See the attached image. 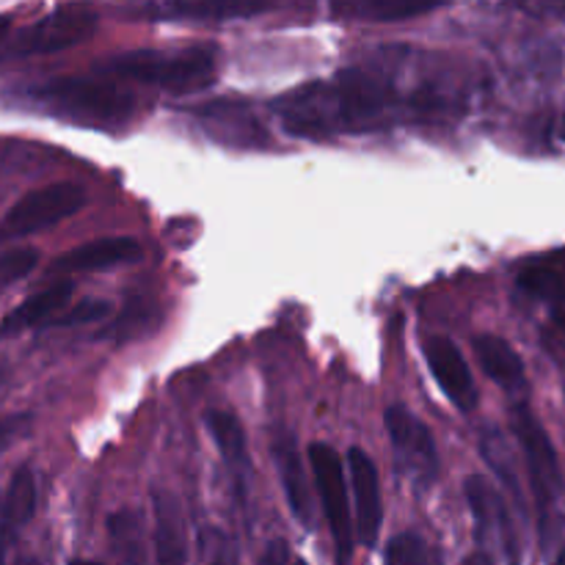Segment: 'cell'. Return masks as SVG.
I'll return each mask as SVG.
<instances>
[{"label":"cell","instance_id":"cell-1","mask_svg":"<svg viewBox=\"0 0 565 565\" xmlns=\"http://www.w3.org/2000/svg\"><path fill=\"white\" fill-rule=\"evenodd\" d=\"M445 108L439 97L417 94L403 99L395 83L370 70H345L329 81L298 86L276 99L274 110L296 138L326 141L337 136H364L401 119L436 116Z\"/></svg>","mask_w":565,"mask_h":565},{"label":"cell","instance_id":"cell-2","mask_svg":"<svg viewBox=\"0 0 565 565\" xmlns=\"http://www.w3.org/2000/svg\"><path fill=\"white\" fill-rule=\"evenodd\" d=\"M22 99L42 114L92 130H121L132 119L136 99L116 83L94 77H53L22 92Z\"/></svg>","mask_w":565,"mask_h":565},{"label":"cell","instance_id":"cell-3","mask_svg":"<svg viewBox=\"0 0 565 565\" xmlns=\"http://www.w3.org/2000/svg\"><path fill=\"white\" fill-rule=\"evenodd\" d=\"M97 72L121 77V81L143 83V86H158L174 94L204 92L218 77L215 53L210 47L127 50V53L105 58L97 66Z\"/></svg>","mask_w":565,"mask_h":565},{"label":"cell","instance_id":"cell-4","mask_svg":"<svg viewBox=\"0 0 565 565\" xmlns=\"http://www.w3.org/2000/svg\"><path fill=\"white\" fill-rule=\"evenodd\" d=\"M511 428L516 436L519 447L524 456V469L530 478V491H533L535 502V516H539V533L541 544L550 546L552 539V522H555L557 500H561L563 478H561V463H557V450L552 445L550 434L535 417L533 408L527 403H519L511 412Z\"/></svg>","mask_w":565,"mask_h":565},{"label":"cell","instance_id":"cell-5","mask_svg":"<svg viewBox=\"0 0 565 565\" xmlns=\"http://www.w3.org/2000/svg\"><path fill=\"white\" fill-rule=\"evenodd\" d=\"M309 463H312L315 489H318L320 502H323L326 524L331 530V539L337 546V565H351L353 561V544H356V533H353V516L351 505H348V478L342 456L326 441H315L307 450Z\"/></svg>","mask_w":565,"mask_h":565},{"label":"cell","instance_id":"cell-6","mask_svg":"<svg viewBox=\"0 0 565 565\" xmlns=\"http://www.w3.org/2000/svg\"><path fill=\"white\" fill-rule=\"evenodd\" d=\"M83 204H86V191L77 182H53V185L36 188L6 213L0 224V241H20V237L50 230L72 218L77 210H83Z\"/></svg>","mask_w":565,"mask_h":565},{"label":"cell","instance_id":"cell-7","mask_svg":"<svg viewBox=\"0 0 565 565\" xmlns=\"http://www.w3.org/2000/svg\"><path fill=\"white\" fill-rule=\"evenodd\" d=\"M384 425L401 472L419 489H430L439 478V447L428 425L406 406L386 408Z\"/></svg>","mask_w":565,"mask_h":565},{"label":"cell","instance_id":"cell-8","mask_svg":"<svg viewBox=\"0 0 565 565\" xmlns=\"http://www.w3.org/2000/svg\"><path fill=\"white\" fill-rule=\"evenodd\" d=\"M94 28L97 20L88 11H53L33 25L22 28L9 47V55H44L75 47L92 36Z\"/></svg>","mask_w":565,"mask_h":565},{"label":"cell","instance_id":"cell-9","mask_svg":"<svg viewBox=\"0 0 565 565\" xmlns=\"http://www.w3.org/2000/svg\"><path fill=\"white\" fill-rule=\"evenodd\" d=\"M423 353L425 362H428L430 375H434L436 384L441 386L447 401H450L458 412H475L480 403L478 384H475L472 370H469L461 348H458L450 337L434 334L423 342Z\"/></svg>","mask_w":565,"mask_h":565},{"label":"cell","instance_id":"cell-10","mask_svg":"<svg viewBox=\"0 0 565 565\" xmlns=\"http://www.w3.org/2000/svg\"><path fill=\"white\" fill-rule=\"evenodd\" d=\"M348 475H351L353 502H356V524H353V533H356L359 544L373 550L379 544L381 524H384L379 467H375V461L367 452L353 447V450H348Z\"/></svg>","mask_w":565,"mask_h":565},{"label":"cell","instance_id":"cell-11","mask_svg":"<svg viewBox=\"0 0 565 565\" xmlns=\"http://www.w3.org/2000/svg\"><path fill=\"white\" fill-rule=\"evenodd\" d=\"M463 494H467L469 511H472L475 527H478V539L486 541L489 535H497L508 557V565H519V535L500 491L486 478L472 475V478H467Z\"/></svg>","mask_w":565,"mask_h":565},{"label":"cell","instance_id":"cell-12","mask_svg":"<svg viewBox=\"0 0 565 565\" xmlns=\"http://www.w3.org/2000/svg\"><path fill=\"white\" fill-rule=\"evenodd\" d=\"M141 257L143 248L136 237H99V241L83 243L61 254L53 263V270L55 274H97V270L138 263Z\"/></svg>","mask_w":565,"mask_h":565},{"label":"cell","instance_id":"cell-13","mask_svg":"<svg viewBox=\"0 0 565 565\" xmlns=\"http://www.w3.org/2000/svg\"><path fill=\"white\" fill-rule=\"evenodd\" d=\"M152 513V565H188L185 522H182L174 497L166 494V491H154Z\"/></svg>","mask_w":565,"mask_h":565},{"label":"cell","instance_id":"cell-14","mask_svg":"<svg viewBox=\"0 0 565 565\" xmlns=\"http://www.w3.org/2000/svg\"><path fill=\"white\" fill-rule=\"evenodd\" d=\"M204 425H207L232 480L241 489V494L246 497L248 480H252V456H248V439L241 419L230 412H207L204 414Z\"/></svg>","mask_w":565,"mask_h":565},{"label":"cell","instance_id":"cell-15","mask_svg":"<svg viewBox=\"0 0 565 565\" xmlns=\"http://www.w3.org/2000/svg\"><path fill=\"white\" fill-rule=\"evenodd\" d=\"M519 290L565 312V248L530 259L516 276Z\"/></svg>","mask_w":565,"mask_h":565},{"label":"cell","instance_id":"cell-16","mask_svg":"<svg viewBox=\"0 0 565 565\" xmlns=\"http://www.w3.org/2000/svg\"><path fill=\"white\" fill-rule=\"evenodd\" d=\"M475 353H478V362L483 367V373L497 386H502L505 392H513V395L527 386V370H524L522 356H519L516 348L508 340H502L497 334H480L475 337Z\"/></svg>","mask_w":565,"mask_h":565},{"label":"cell","instance_id":"cell-17","mask_svg":"<svg viewBox=\"0 0 565 565\" xmlns=\"http://www.w3.org/2000/svg\"><path fill=\"white\" fill-rule=\"evenodd\" d=\"M70 298L72 281H58V285H50L47 290L33 292L31 298H25V301L0 323V337H11L28 329H39V326H50L66 307H70Z\"/></svg>","mask_w":565,"mask_h":565},{"label":"cell","instance_id":"cell-18","mask_svg":"<svg viewBox=\"0 0 565 565\" xmlns=\"http://www.w3.org/2000/svg\"><path fill=\"white\" fill-rule=\"evenodd\" d=\"M274 456L276 467H279L281 489H285L287 505H290L292 516L301 524H307V527H312V497H309V483L307 472H303L301 456H298V450L292 447L290 439L276 441Z\"/></svg>","mask_w":565,"mask_h":565},{"label":"cell","instance_id":"cell-19","mask_svg":"<svg viewBox=\"0 0 565 565\" xmlns=\"http://www.w3.org/2000/svg\"><path fill=\"white\" fill-rule=\"evenodd\" d=\"M36 513V478L31 467H20L11 475L6 494L0 497V522H3L6 539H14Z\"/></svg>","mask_w":565,"mask_h":565},{"label":"cell","instance_id":"cell-20","mask_svg":"<svg viewBox=\"0 0 565 565\" xmlns=\"http://www.w3.org/2000/svg\"><path fill=\"white\" fill-rule=\"evenodd\" d=\"M108 535L110 550H114L116 561L121 565H147V524H143V513L132 511V508H121V511L110 513Z\"/></svg>","mask_w":565,"mask_h":565},{"label":"cell","instance_id":"cell-21","mask_svg":"<svg viewBox=\"0 0 565 565\" xmlns=\"http://www.w3.org/2000/svg\"><path fill=\"white\" fill-rule=\"evenodd\" d=\"M276 3H166L147 9L154 20H232V17H257L274 11Z\"/></svg>","mask_w":565,"mask_h":565},{"label":"cell","instance_id":"cell-22","mask_svg":"<svg viewBox=\"0 0 565 565\" xmlns=\"http://www.w3.org/2000/svg\"><path fill=\"white\" fill-rule=\"evenodd\" d=\"M441 9V3H379V0H370V3H340L334 6L337 17H345V20H359V22H401V20H414V17L430 14V11Z\"/></svg>","mask_w":565,"mask_h":565},{"label":"cell","instance_id":"cell-23","mask_svg":"<svg viewBox=\"0 0 565 565\" xmlns=\"http://www.w3.org/2000/svg\"><path fill=\"white\" fill-rule=\"evenodd\" d=\"M430 552L417 533H401L390 541L384 565H430Z\"/></svg>","mask_w":565,"mask_h":565},{"label":"cell","instance_id":"cell-24","mask_svg":"<svg viewBox=\"0 0 565 565\" xmlns=\"http://www.w3.org/2000/svg\"><path fill=\"white\" fill-rule=\"evenodd\" d=\"M110 303L103 301V298H83L75 307H66L47 329H77V326H92L97 320L108 318Z\"/></svg>","mask_w":565,"mask_h":565},{"label":"cell","instance_id":"cell-25","mask_svg":"<svg viewBox=\"0 0 565 565\" xmlns=\"http://www.w3.org/2000/svg\"><path fill=\"white\" fill-rule=\"evenodd\" d=\"M36 265H39V254L33 252V248H14V252L0 254V296L6 292V287L25 279Z\"/></svg>","mask_w":565,"mask_h":565},{"label":"cell","instance_id":"cell-26","mask_svg":"<svg viewBox=\"0 0 565 565\" xmlns=\"http://www.w3.org/2000/svg\"><path fill=\"white\" fill-rule=\"evenodd\" d=\"M28 428H31V417H28V414H14V417L0 419V456H3L20 436H25Z\"/></svg>","mask_w":565,"mask_h":565},{"label":"cell","instance_id":"cell-27","mask_svg":"<svg viewBox=\"0 0 565 565\" xmlns=\"http://www.w3.org/2000/svg\"><path fill=\"white\" fill-rule=\"evenodd\" d=\"M292 563H296V555H292L290 544L281 539H276L265 546V552L259 555L257 565H292Z\"/></svg>","mask_w":565,"mask_h":565},{"label":"cell","instance_id":"cell-28","mask_svg":"<svg viewBox=\"0 0 565 565\" xmlns=\"http://www.w3.org/2000/svg\"><path fill=\"white\" fill-rule=\"evenodd\" d=\"M210 565H237L235 552H232V546L226 544V541H224V546H221V550L215 552V557H213V561H210Z\"/></svg>","mask_w":565,"mask_h":565},{"label":"cell","instance_id":"cell-29","mask_svg":"<svg viewBox=\"0 0 565 565\" xmlns=\"http://www.w3.org/2000/svg\"><path fill=\"white\" fill-rule=\"evenodd\" d=\"M463 565H494V561H491L489 552L478 550V552H472V555H469L467 561H463Z\"/></svg>","mask_w":565,"mask_h":565},{"label":"cell","instance_id":"cell-30","mask_svg":"<svg viewBox=\"0 0 565 565\" xmlns=\"http://www.w3.org/2000/svg\"><path fill=\"white\" fill-rule=\"evenodd\" d=\"M9 28H11V17L0 14V44H3V39L9 36Z\"/></svg>","mask_w":565,"mask_h":565},{"label":"cell","instance_id":"cell-31","mask_svg":"<svg viewBox=\"0 0 565 565\" xmlns=\"http://www.w3.org/2000/svg\"><path fill=\"white\" fill-rule=\"evenodd\" d=\"M6 530H3V522H0V565H3V557H6Z\"/></svg>","mask_w":565,"mask_h":565},{"label":"cell","instance_id":"cell-32","mask_svg":"<svg viewBox=\"0 0 565 565\" xmlns=\"http://www.w3.org/2000/svg\"><path fill=\"white\" fill-rule=\"evenodd\" d=\"M557 136H561V141H565V114L561 116V121H557Z\"/></svg>","mask_w":565,"mask_h":565},{"label":"cell","instance_id":"cell-33","mask_svg":"<svg viewBox=\"0 0 565 565\" xmlns=\"http://www.w3.org/2000/svg\"><path fill=\"white\" fill-rule=\"evenodd\" d=\"M70 565H103V563H97V561H72Z\"/></svg>","mask_w":565,"mask_h":565},{"label":"cell","instance_id":"cell-34","mask_svg":"<svg viewBox=\"0 0 565 565\" xmlns=\"http://www.w3.org/2000/svg\"><path fill=\"white\" fill-rule=\"evenodd\" d=\"M555 565H565V550L561 552V555H557V561H555Z\"/></svg>","mask_w":565,"mask_h":565},{"label":"cell","instance_id":"cell-35","mask_svg":"<svg viewBox=\"0 0 565 565\" xmlns=\"http://www.w3.org/2000/svg\"><path fill=\"white\" fill-rule=\"evenodd\" d=\"M17 565H42V563H36V561H20Z\"/></svg>","mask_w":565,"mask_h":565},{"label":"cell","instance_id":"cell-36","mask_svg":"<svg viewBox=\"0 0 565 565\" xmlns=\"http://www.w3.org/2000/svg\"><path fill=\"white\" fill-rule=\"evenodd\" d=\"M292 565H309V563L301 561V557H296V563H292Z\"/></svg>","mask_w":565,"mask_h":565}]
</instances>
